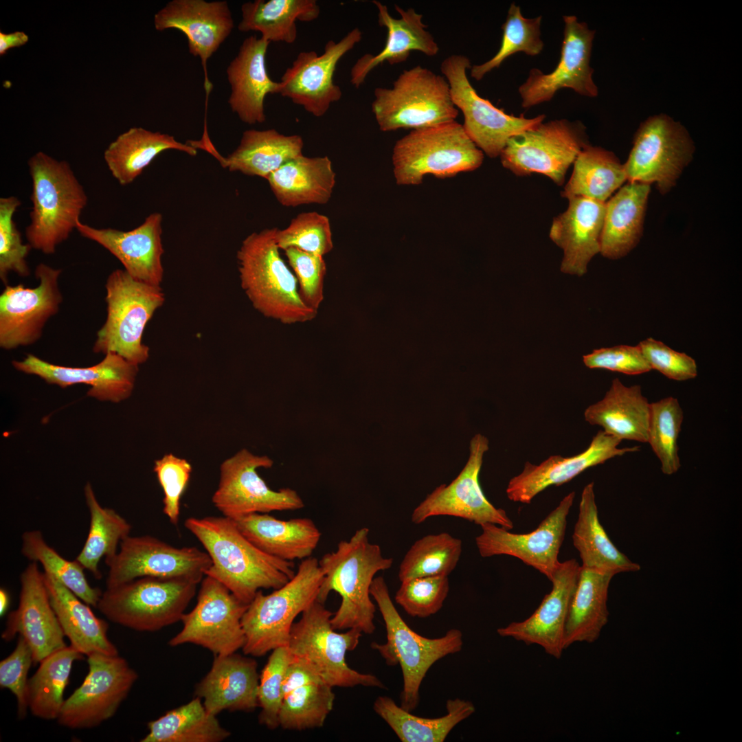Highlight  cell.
Masks as SVG:
<instances>
[{"mask_svg": "<svg viewBox=\"0 0 742 742\" xmlns=\"http://www.w3.org/2000/svg\"><path fill=\"white\" fill-rule=\"evenodd\" d=\"M184 526L203 545L212 564L205 576L249 604L262 589H276L295 574L293 561L269 555L251 543L225 516L188 517Z\"/></svg>", "mask_w": 742, "mask_h": 742, "instance_id": "cell-1", "label": "cell"}, {"mask_svg": "<svg viewBox=\"0 0 742 742\" xmlns=\"http://www.w3.org/2000/svg\"><path fill=\"white\" fill-rule=\"evenodd\" d=\"M369 534L366 527L357 530L348 540L341 541L335 551L319 560L324 578L317 600L325 603L332 591L341 598L330 619L336 631L357 629L365 634L375 631L370 586L377 572L392 567L393 559L383 555L381 547L370 541Z\"/></svg>", "mask_w": 742, "mask_h": 742, "instance_id": "cell-2", "label": "cell"}, {"mask_svg": "<svg viewBox=\"0 0 742 742\" xmlns=\"http://www.w3.org/2000/svg\"><path fill=\"white\" fill-rule=\"evenodd\" d=\"M276 227L248 235L237 251L240 286L252 306L283 324L313 320L318 311L302 300L297 279L280 254Z\"/></svg>", "mask_w": 742, "mask_h": 742, "instance_id": "cell-3", "label": "cell"}, {"mask_svg": "<svg viewBox=\"0 0 742 742\" xmlns=\"http://www.w3.org/2000/svg\"><path fill=\"white\" fill-rule=\"evenodd\" d=\"M27 165L32 207L25 237L32 248L52 254L76 229L88 198L67 161L39 151Z\"/></svg>", "mask_w": 742, "mask_h": 742, "instance_id": "cell-4", "label": "cell"}, {"mask_svg": "<svg viewBox=\"0 0 742 742\" xmlns=\"http://www.w3.org/2000/svg\"><path fill=\"white\" fill-rule=\"evenodd\" d=\"M370 595L381 614L387 634L385 643L372 642L371 647L387 665H400L403 679L401 706L412 712L418 706L420 687L427 671L438 660L461 651L462 633L451 629L440 638H428L416 633L396 609L382 576L373 579Z\"/></svg>", "mask_w": 742, "mask_h": 742, "instance_id": "cell-5", "label": "cell"}, {"mask_svg": "<svg viewBox=\"0 0 742 742\" xmlns=\"http://www.w3.org/2000/svg\"><path fill=\"white\" fill-rule=\"evenodd\" d=\"M323 578L319 560L311 556L284 585L269 594L258 591L242 618L244 654L261 657L287 646L295 619L317 600Z\"/></svg>", "mask_w": 742, "mask_h": 742, "instance_id": "cell-6", "label": "cell"}, {"mask_svg": "<svg viewBox=\"0 0 742 742\" xmlns=\"http://www.w3.org/2000/svg\"><path fill=\"white\" fill-rule=\"evenodd\" d=\"M106 318L97 332L95 353L113 352L137 366L149 357L142 336L148 321L165 302L161 286L133 278L124 269H115L106 284Z\"/></svg>", "mask_w": 742, "mask_h": 742, "instance_id": "cell-7", "label": "cell"}, {"mask_svg": "<svg viewBox=\"0 0 742 742\" xmlns=\"http://www.w3.org/2000/svg\"><path fill=\"white\" fill-rule=\"evenodd\" d=\"M483 152L456 120L412 129L393 148L394 175L398 185H419L423 177H451L479 168Z\"/></svg>", "mask_w": 742, "mask_h": 742, "instance_id": "cell-8", "label": "cell"}, {"mask_svg": "<svg viewBox=\"0 0 742 742\" xmlns=\"http://www.w3.org/2000/svg\"><path fill=\"white\" fill-rule=\"evenodd\" d=\"M374 95L372 111L384 132L451 122L459 113L447 79L420 65L404 70L391 88H376Z\"/></svg>", "mask_w": 742, "mask_h": 742, "instance_id": "cell-9", "label": "cell"}, {"mask_svg": "<svg viewBox=\"0 0 742 742\" xmlns=\"http://www.w3.org/2000/svg\"><path fill=\"white\" fill-rule=\"evenodd\" d=\"M198 583L145 576L106 588L97 605L110 621L138 631H156L181 621Z\"/></svg>", "mask_w": 742, "mask_h": 742, "instance_id": "cell-10", "label": "cell"}, {"mask_svg": "<svg viewBox=\"0 0 742 742\" xmlns=\"http://www.w3.org/2000/svg\"><path fill=\"white\" fill-rule=\"evenodd\" d=\"M333 613L317 600L293 624L287 647L333 687L357 686L385 688L375 675L361 673L348 666V651L358 646L363 633L357 629L338 633L332 625Z\"/></svg>", "mask_w": 742, "mask_h": 742, "instance_id": "cell-11", "label": "cell"}, {"mask_svg": "<svg viewBox=\"0 0 742 742\" xmlns=\"http://www.w3.org/2000/svg\"><path fill=\"white\" fill-rule=\"evenodd\" d=\"M695 150L686 128L660 113L641 123L624 168L629 182L655 183L662 194L677 183Z\"/></svg>", "mask_w": 742, "mask_h": 742, "instance_id": "cell-12", "label": "cell"}, {"mask_svg": "<svg viewBox=\"0 0 742 742\" xmlns=\"http://www.w3.org/2000/svg\"><path fill=\"white\" fill-rule=\"evenodd\" d=\"M469 58L461 54L445 58L440 65L450 88L452 101L464 115L462 124L470 139L487 156L500 155L510 138L543 122L546 115L527 118L515 116L482 98L471 84L467 70Z\"/></svg>", "mask_w": 742, "mask_h": 742, "instance_id": "cell-13", "label": "cell"}, {"mask_svg": "<svg viewBox=\"0 0 742 742\" xmlns=\"http://www.w3.org/2000/svg\"><path fill=\"white\" fill-rule=\"evenodd\" d=\"M587 144L582 123L555 120L512 137L499 157L503 166L517 175L543 174L561 186L567 169Z\"/></svg>", "mask_w": 742, "mask_h": 742, "instance_id": "cell-14", "label": "cell"}, {"mask_svg": "<svg viewBox=\"0 0 742 742\" xmlns=\"http://www.w3.org/2000/svg\"><path fill=\"white\" fill-rule=\"evenodd\" d=\"M273 461L243 449L224 460L220 480L212 501L223 516L234 519L253 513L299 510L304 503L290 488L274 491L259 475L258 469L271 468Z\"/></svg>", "mask_w": 742, "mask_h": 742, "instance_id": "cell-15", "label": "cell"}, {"mask_svg": "<svg viewBox=\"0 0 742 742\" xmlns=\"http://www.w3.org/2000/svg\"><path fill=\"white\" fill-rule=\"evenodd\" d=\"M109 567L106 588L150 576L186 578L201 583L210 567L208 554L195 547L177 548L150 535L128 536L120 550L104 558Z\"/></svg>", "mask_w": 742, "mask_h": 742, "instance_id": "cell-16", "label": "cell"}, {"mask_svg": "<svg viewBox=\"0 0 742 742\" xmlns=\"http://www.w3.org/2000/svg\"><path fill=\"white\" fill-rule=\"evenodd\" d=\"M249 604L234 596L218 580L205 576L196 604L181 621V630L168 642L170 647L193 644L214 655H227L243 649L242 618Z\"/></svg>", "mask_w": 742, "mask_h": 742, "instance_id": "cell-17", "label": "cell"}, {"mask_svg": "<svg viewBox=\"0 0 742 742\" xmlns=\"http://www.w3.org/2000/svg\"><path fill=\"white\" fill-rule=\"evenodd\" d=\"M89 672L82 684L65 700L57 718L71 729L96 727L114 716L137 679V673L119 656H87Z\"/></svg>", "mask_w": 742, "mask_h": 742, "instance_id": "cell-18", "label": "cell"}, {"mask_svg": "<svg viewBox=\"0 0 742 742\" xmlns=\"http://www.w3.org/2000/svg\"><path fill=\"white\" fill-rule=\"evenodd\" d=\"M488 448V438L475 434L470 441L469 457L462 471L449 484H441L427 495L412 511V521L420 524L432 517L451 516L480 526L490 523L511 530L514 525L506 512L493 505L480 486V473Z\"/></svg>", "mask_w": 742, "mask_h": 742, "instance_id": "cell-19", "label": "cell"}, {"mask_svg": "<svg viewBox=\"0 0 742 742\" xmlns=\"http://www.w3.org/2000/svg\"><path fill=\"white\" fill-rule=\"evenodd\" d=\"M60 269L39 263L34 271L38 285H6L0 295V347L12 350L36 343L63 302Z\"/></svg>", "mask_w": 742, "mask_h": 742, "instance_id": "cell-20", "label": "cell"}, {"mask_svg": "<svg viewBox=\"0 0 742 742\" xmlns=\"http://www.w3.org/2000/svg\"><path fill=\"white\" fill-rule=\"evenodd\" d=\"M361 38L362 32L355 27L338 41H328L322 54L300 52L282 76L276 93L315 117L324 115L342 96L340 87L334 82L337 65Z\"/></svg>", "mask_w": 742, "mask_h": 742, "instance_id": "cell-21", "label": "cell"}, {"mask_svg": "<svg viewBox=\"0 0 742 742\" xmlns=\"http://www.w3.org/2000/svg\"><path fill=\"white\" fill-rule=\"evenodd\" d=\"M574 497V491L565 495L538 527L528 533H513L490 523L481 525L482 532L475 537L479 554L483 558L498 555L514 556L551 581L560 563L558 556Z\"/></svg>", "mask_w": 742, "mask_h": 742, "instance_id": "cell-22", "label": "cell"}, {"mask_svg": "<svg viewBox=\"0 0 742 742\" xmlns=\"http://www.w3.org/2000/svg\"><path fill=\"white\" fill-rule=\"evenodd\" d=\"M565 28L559 61L554 69L543 74L532 68L518 89L521 106L529 109L548 102L561 89L569 88L586 97L598 95L590 59L595 31L574 15L563 16Z\"/></svg>", "mask_w": 742, "mask_h": 742, "instance_id": "cell-23", "label": "cell"}, {"mask_svg": "<svg viewBox=\"0 0 742 742\" xmlns=\"http://www.w3.org/2000/svg\"><path fill=\"white\" fill-rule=\"evenodd\" d=\"M157 31L177 29L188 38L190 54L199 56L204 71L206 104L212 84L207 63L230 35L234 20L226 1L172 0L154 16Z\"/></svg>", "mask_w": 742, "mask_h": 742, "instance_id": "cell-24", "label": "cell"}, {"mask_svg": "<svg viewBox=\"0 0 742 742\" xmlns=\"http://www.w3.org/2000/svg\"><path fill=\"white\" fill-rule=\"evenodd\" d=\"M21 591L17 609L10 613L2 638L11 640L19 634L30 647L33 661L40 663L54 652L65 647V636L51 605L43 572L32 561L20 576Z\"/></svg>", "mask_w": 742, "mask_h": 742, "instance_id": "cell-25", "label": "cell"}, {"mask_svg": "<svg viewBox=\"0 0 742 742\" xmlns=\"http://www.w3.org/2000/svg\"><path fill=\"white\" fill-rule=\"evenodd\" d=\"M12 363L19 371L36 375L47 383L63 388L76 384L88 385L91 387L87 392L89 396L113 403L131 396L139 370V366L113 352L106 353L98 364L84 368L52 364L32 354Z\"/></svg>", "mask_w": 742, "mask_h": 742, "instance_id": "cell-26", "label": "cell"}, {"mask_svg": "<svg viewBox=\"0 0 742 742\" xmlns=\"http://www.w3.org/2000/svg\"><path fill=\"white\" fill-rule=\"evenodd\" d=\"M581 570L575 559L560 562L550 581L552 588L533 614L521 622L497 629L508 637L527 645L536 644L548 655L560 658L564 651L563 635L571 598Z\"/></svg>", "mask_w": 742, "mask_h": 742, "instance_id": "cell-27", "label": "cell"}, {"mask_svg": "<svg viewBox=\"0 0 742 742\" xmlns=\"http://www.w3.org/2000/svg\"><path fill=\"white\" fill-rule=\"evenodd\" d=\"M162 219L160 213H152L140 225L129 231L95 228L79 221L76 229L82 236L98 243L113 255L133 278L161 286L164 273Z\"/></svg>", "mask_w": 742, "mask_h": 742, "instance_id": "cell-28", "label": "cell"}, {"mask_svg": "<svg viewBox=\"0 0 742 742\" xmlns=\"http://www.w3.org/2000/svg\"><path fill=\"white\" fill-rule=\"evenodd\" d=\"M621 441L600 430L588 447L577 455L551 456L539 464L526 462L522 471L508 482L506 495L514 502L530 504L537 495L549 486L562 485L590 467L640 450L638 446L619 448Z\"/></svg>", "mask_w": 742, "mask_h": 742, "instance_id": "cell-29", "label": "cell"}, {"mask_svg": "<svg viewBox=\"0 0 742 742\" xmlns=\"http://www.w3.org/2000/svg\"><path fill=\"white\" fill-rule=\"evenodd\" d=\"M568 200L567 209L552 222L550 238L563 251L561 272L582 276L600 253L605 203L582 196Z\"/></svg>", "mask_w": 742, "mask_h": 742, "instance_id": "cell-30", "label": "cell"}, {"mask_svg": "<svg viewBox=\"0 0 742 742\" xmlns=\"http://www.w3.org/2000/svg\"><path fill=\"white\" fill-rule=\"evenodd\" d=\"M259 677L251 656L215 655L210 670L196 685L195 695L216 716L223 710L252 712L258 707Z\"/></svg>", "mask_w": 742, "mask_h": 742, "instance_id": "cell-31", "label": "cell"}, {"mask_svg": "<svg viewBox=\"0 0 742 742\" xmlns=\"http://www.w3.org/2000/svg\"><path fill=\"white\" fill-rule=\"evenodd\" d=\"M269 43L261 36L247 37L226 70L231 87L228 104L238 118L249 125L265 121V99L276 93L278 89V82L272 80L266 67Z\"/></svg>", "mask_w": 742, "mask_h": 742, "instance_id": "cell-32", "label": "cell"}, {"mask_svg": "<svg viewBox=\"0 0 742 742\" xmlns=\"http://www.w3.org/2000/svg\"><path fill=\"white\" fill-rule=\"evenodd\" d=\"M372 3L377 9L379 26L387 29V39L381 52L376 54H364L352 67L350 82L356 88L364 82L372 70L383 62L390 65L404 63L412 51H418L428 56H434L439 51L434 37L423 22V15L414 8L404 10L394 5L395 10L400 15L399 18H394L385 4L375 0Z\"/></svg>", "mask_w": 742, "mask_h": 742, "instance_id": "cell-33", "label": "cell"}, {"mask_svg": "<svg viewBox=\"0 0 742 742\" xmlns=\"http://www.w3.org/2000/svg\"><path fill=\"white\" fill-rule=\"evenodd\" d=\"M333 688L306 662L295 657L283 683L279 727L297 731L322 727L333 708Z\"/></svg>", "mask_w": 742, "mask_h": 742, "instance_id": "cell-34", "label": "cell"}, {"mask_svg": "<svg viewBox=\"0 0 742 742\" xmlns=\"http://www.w3.org/2000/svg\"><path fill=\"white\" fill-rule=\"evenodd\" d=\"M213 155L223 168L265 179L289 161L303 154L304 141L298 135H286L274 128L243 132L238 147L223 157L210 139L198 144Z\"/></svg>", "mask_w": 742, "mask_h": 742, "instance_id": "cell-35", "label": "cell"}, {"mask_svg": "<svg viewBox=\"0 0 742 742\" xmlns=\"http://www.w3.org/2000/svg\"><path fill=\"white\" fill-rule=\"evenodd\" d=\"M232 520L259 550L284 561L311 557L322 536L315 522L307 517L281 520L268 513H253Z\"/></svg>", "mask_w": 742, "mask_h": 742, "instance_id": "cell-36", "label": "cell"}, {"mask_svg": "<svg viewBox=\"0 0 742 742\" xmlns=\"http://www.w3.org/2000/svg\"><path fill=\"white\" fill-rule=\"evenodd\" d=\"M651 186L628 182L605 203L600 254L618 260L626 256L640 242Z\"/></svg>", "mask_w": 742, "mask_h": 742, "instance_id": "cell-37", "label": "cell"}, {"mask_svg": "<svg viewBox=\"0 0 742 742\" xmlns=\"http://www.w3.org/2000/svg\"><path fill=\"white\" fill-rule=\"evenodd\" d=\"M650 403L640 385L626 386L619 379L599 401L584 412L585 421L598 425L606 434L621 440L647 442Z\"/></svg>", "mask_w": 742, "mask_h": 742, "instance_id": "cell-38", "label": "cell"}, {"mask_svg": "<svg viewBox=\"0 0 742 742\" xmlns=\"http://www.w3.org/2000/svg\"><path fill=\"white\" fill-rule=\"evenodd\" d=\"M51 605L70 644L82 655H118L107 636V622L95 616L90 605L52 575L43 572Z\"/></svg>", "mask_w": 742, "mask_h": 742, "instance_id": "cell-39", "label": "cell"}, {"mask_svg": "<svg viewBox=\"0 0 742 742\" xmlns=\"http://www.w3.org/2000/svg\"><path fill=\"white\" fill-rule=\"evenodd\" d=\"M278 201L285 207L325 204L332 196L336 174L327 156L303 154L289 161L267 178Z\"/></svg>", "mask_w": 742, "mask_h": 742, "instance_id": "cell-40", "label": "cell"}, {"mask_svg": "<svg viewBox=\"0 0 742 742\" xmlns=\"http://www.w3.org/2000/svg\"><path fill=\"white\" fill-rule=\"evenodd\" d=\"M572 542L583 567L614 576L641 568L615 546L600 524L593 482L587 484L581 493Z\"/></svg>", "mask_w": 742, "mask_h": 742, "instance_id": "cell-41", "label": "cell"}, {"mask_svg": "<svg viewBox=\"0 0 742 742\" xmlns=\"http://www.w3.org/2000/svg\"><path fill=\"white\" fill-rule=\"evenodd\" d=\"M614 575L581 565L571 598L563 635V648L576 642L592 643L607 624L608 591Z\"/></svg>", "mask_w": 742, "mask_h": 742, "instance_id": "cell-42", "label": "cell"}, {"mask_svg": "<svg viewBox=\"0 0 742 742\" xmlns=\"http://www.w3.org/2000/svg\"><path fill=\"white\" fill-rule=\"evenodd\" d=\"M177 150L190 156L197 149L188 142H178L174 136L133 127L120 134L104 153L105 163L112 176L122 186L131 183L161 153Z\"/></svg>", "mask_w": 742, "mask_h": 742, "instance_id": "cell-43", "label": "cell"}, {"mask_svg": "<svg viewBox=\"0 0 742 742\" xmlns=\"http://www.w3.org/2000/svg\"><path fill=\"white\" fill-rule=\"evenodd\" d=\"M238 29L257 32L269 42L293 43L297 36V21L311 22L320 14L315 0H255L241 5Z\"/></svg>", "mask_w": 742, "mask_h": 742, "instance_id": "cell-44", "label": "cell"}, {"mask_svg": "<svg viewBox=\"0 0 742 742\" xmlns=\"http://www.w3.org/2000/svg\"><path fill=\"white\" fill-rule=\"evenodd\" d=\"M373 709L403 742H442L457 724L475 710L472 702L456 698L447 700L445 715L420 717L398 706L387 696L378 697Z\"/></svg>", "mask_w": 742, "mask_h": 742, "instance_id": "cell-45", "label": "cell"}, {"mask_svg": "<svg viewBox=\"0 0 742 742\" xmlns=\"http://www.w3.org/2000/svg\"><path fill=\"white\" fill-rule=\"evenodd\" d=\"M626 181L624 164L612 152L587 144L576 157L561 195L568 199L582 196L606 203Z\"/></svg>", "mask_w": 742, "mask_h": 742, "instance_id": "cell-46", "label": "cell"}, {"mask_svg": "<svg viewBox=\"0 0 742 742\" xmlns=\"http://www.w3.org/2000/svg\"><path fill=\"white\" fill-rule=\"evenodd\" d=\"M148 729L141 742H221L231 735L199 697L148 722Z\"/></svg>", "mask_w": 742, "mask_h": 742, "instance_id": "cell-47", "label": "cell"}, {"mask_svg": "<svg viewBox=\"0 0 742 742\" xmlns=\"http://www.w3.org/2000/svg\"><path fill=\"white\" fill-rule=\"evenodd\" d=\"M83 655L71 644L48 655L40 662L28 679V708L35 717L57 719L64 704V691L69 684L73 663Z\"/></svg>", "mask_w": 742, "mask_h": 742, "instance_id": "cell-48", "label": "cell"}, {"mask_svg": "<svg viewBox=\"0 0 742 742\" xmlns=\"http://www.w3.org/2000/svg\"><path fill=\"white\" fill-rule=\"evenodd\" d=\"M85 497L90 515L89 530L85 543L76 560L97 579L102 574V558L114 556L121 541L130 535L131 525L115 510L102 507L90 483H87Z\"/></svg>", "mask_w": 742, "mask_h": 742, "instance_id": "cell-49", "label": "cell"}, {"mask_svg": "<svg viewBox=\"0 0 742 742\" xmlns=\"http://www.w3.org/2000/svg\"><path fill=\"white\" fill-rule=\"evenodd\" d=\"M462 550V540L449 533L427 535L416 540L403 556L399 565V581L449 576L456 567Z\"/></svg>", "mask_w": 742, "mask_h": 742, "instance_id": "cell-50", "label": "cell"}, {"mask_svg": "<svg viewBox=\"0 0 742 742\" xmlns=\"http://www.w3.org/2000/svg\"><path fill=\"white\" fill-rule=\"evenodd\" d=\"M21 553L29 560L40 563L44 572L52 575L85 603L97 607L101 590L89 585L85 568L76 559L68 561L50 547L41 531L30 530L23 534Z\"/></svg>", "mask_w": 742, "mask_h": 742, "instance_id": "cell-51", "label": "cell"}, {"mask_svg": "<svg viewBox=\"0 0 742 742\" xmlns=\"http://www.w3.org/2000/svg\"><path fill=\"white\" fill-rule=\"evenodd\" d=\"M542 16L526 18L521 8L514 3L508 10L505 22L502 25L503 32L501 45L496 54L488 61L475 65L470 68L471 78L482 80L485 75L498 68L510 56L523 52L529 56L539 54L543 48L541 38Z\"/></svg>", "mask_w": 742, "mask_h": 742, "instance_id": "cell-52", "label": "cell"}, {"mask_svg": "<svg viewBox=\"0 0 742 742\" xmlns=\"http://www.w3.org/2000/svg\"><path fill=\"white\" fill-rule=\"evenodd\" d=\"M683 420L684 412L676 398L668 396L650 403L647 442L665 475L677 473L681 466L677 440Z\"/></svg>", "mask_w": 742, "mask_h": 742, "instance_id": "cell-53", "label": "cell"}, {"mask_svg": "<svg viewBox=\"0 0 742 742\" xmlns=\"http://www.w3.org/2000/svg\"><path fill=\"white\" fill-rule=\"evenodd\" d=\"M276 242L280 249L289 247L324 256L333 249L330 220L317 212L297 214L283 229H277Z\"/></svg>", "mask_w": 742, "mask_h": 742, "instance_id": "cell-54", "label": "cell"}, {"mask_svg": "<svg viewBox=\"0 0 742 742\" xmlns=\"http://www.w3.org/2000/svg\"><path fill=\"white\" fill-rule=\"evenodd\" d=\"M295 657L287 646L273 649L259 677L258 702L259 723L269 730L279 727V715L283 683L287 669Z\"/></svg>", "mask_w": 742, "mask_h": 742, "instance_id": "cell-55", "label": "cell"}, {"mask_svg": "<svg viewBox=\"0 0 742 742\" xmlns=\"http://www.w3.org/2000/svg\"><path fill=\"white\" fill-rule=\"evenodd\" d=\"M20 205L21 201L14 196L0 199V278L5 284L10 272L21 277L30 274L26 258L32 248L28 243H23L13 220Z\"/></svg>", "mask_w": 742, "mask_h": 742, "instance_id": "cell-56", "label": "cell"}, {"mask_svg": "<svg viewBox=\"0 0 742 742\" xmlns=\"http://www.w3.org/2000/svg\"><path fill=\"white\" fill-rule=\"evenodd\" d=\"M449 592L448 576L418 577L401 582L394 599L409 616L424 618L441 609Z\"/></svg>", "mask_w": 742, "mask_h": 742, "instance_id": "cell-57", "label": "cell"}, {"mask_svg": "<svg viewBox=\"0 0 742 742\" xmlns=\"http://www.w3.org/2000/svg\"><path fill=\"white\" fill-rule=\"evenodd\" d=\"M284 251L297 279L302 300L307 306L318 311L324 297L326 264L324 256L295 247L287 248Z\"/></svg>", "mask_w": 742, "mask_h": 742, "instance_id": "cell-58", "label": "cell"}, {"mask_svg": "<svg viewBox=\"0 0 742 742\" xmlns=\"http://www.w3.org/2000/svg\"><path fill=\"white\" fill-rule=\"evenodd\" d=\"M192 469L187 460L172 453L166 454L155 462L153 470L164 492L163 512L173 525L179 522L181 498Z\"/></svg>", "mask_w": 742, "mask_h": 742, "instance_id": "cell-59", "label": "cell"}, {"mask_svg": "<svg viewBox=\"0 0 742 742\" xmlns=\"http://www.w3.org/2000/svg\"><path fill=\"white\" fill-rule=\"evenodd\" d=\"M638 346L651 369L668 379L684 381L697 376L696 361L685 352L676 351L653 337L641 341Z\"/></svg>", "mask_w": 742, "mask_h": 742, "instance_id": "cell-60", "label": "cell"}, {"mask_svg": "<svg viewBox=\"0 0 742 742\" xmlns=\"http://www.w3.org/2000/svg\"><path fill=\"white\" fill-rule=\"evenodd\" d=\"M32 662V650L21 636H19L14 650L0 662V686L15 695L19 718L25 717L28 708L27 674Z\"/></svg>", "mask_w": 742, "mask_h": 742, "instance_id": "cell-61", "label": "cell"}, {"mask_svg": "<svg viewBox=\"0 0 742 742\" xmlns=\"http://www.w3.org/2000/svg\"><path fill=\"white\" fill-rule=\"evenodd\" d=\"M583 361L590 369H603L627 375H638L651 370L638 344L595 349L584 355Z\"/></svg>", "mask_w": 742, "mask_h": 742, "instance_id": "cell-62", "label": "cell"}, {"mask_svg": "<svg viewBox=\"0 0 742 742\" xmlns=\"http://www.w3.org/2000/svg\"><path fill=\"white\" fill-rule=\"evenodd\" d=\"M28 36L22 31H16L11 33L0 32V55L5 54L8 50L21 47L27 43Z\"/></svg>", "mask_w": 742, "mask_h": 742, "instance_id": "cell-63", "label": "cell"}, {"mask_svg": "<svg viewBox=\"0 0 742 742\" xmlns=\"http://www.w3.org/2000/svg\"><path fill=\"white\" fill-rule=\"evenodd\" d=\"M9 605H10V596H9V594H8V592L5 589L1 588V590H0V614H1V616L3 615L6 612L8 608L9 607Z\"/></svg>", "mask_w": 742, "mask_h": 742, "instance_id": "cell-64", "label": "cell"}]
</instances>
